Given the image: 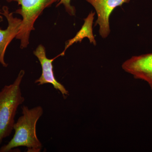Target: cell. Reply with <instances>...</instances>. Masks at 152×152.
Here are the masks:
<instances>
[{
    "label": "cell",
    "instance_id": "1",
    "mask_svg": "<svg viewBox=\"0 0 152 152\" xmlns=\"http://www.w3.org/2000/svg\"><path fill=\"white\" fill-rule=\"evenodd\" d=\"M22 110V116L14 124L13 137L7 144L1 147L0 152H10L19 147H26L28 152L41 151L42 145L37 136L36 126L43 113V109L41 106L30 109L23 106Z\"/></svg>",
    "mask_w": 152,
    "mask_h": 152
},
{
    "label": "cell",
    "instance_id": "9",
    "mask_svg": "<svg viewBox=\"0 0 152 152\" xmlns=\"http://www.w3.org/2000/svg\"><path fill=\"white\" fill-rule=\"evenodd\" d=\"M71 0H58V3L56 7L63 5L64 7L66 12L70 15L74 16L75 15L76 10L75 7L71 4Z\"/></svg>",
    "mask_w": 152,
    "mask_h": 152
},
{
    "label": "cell",
    "instance_id": "10",
    "mask_svg": "<svg viewBox=\"0 0 152 152\" xmlns=\"http://www.w3.org/2000/svg\"><path fill=\"white\" fill-rule=\"evenodd\" d=\"M2 12L0 11V22L2 21L3 20V17L1 16Z\"/></svg>",
    "mask_w": 152,
    "mask_h": 152
},
{
    "label": "cell",
    "instance_id": "8",
    "mask_svg": "<svg viewBox=\"0 0 152 152\" xmlns=\"http://www.w3.org/2000/svg\"><path fill=\"white\" fill-rule=\"evenodd\" d=\"M94 15L95 13L91 12L89 14L86 18L85 19V23L83 26L75 37L67 42L64 50L61 54V56H64L65 55L66 50L70 46L75 43L81 42L82 40L85 37L88 38L90 42L96 45V42L93 35L92 29L93 20Z\"/></svg>",
    "mask_w": 152,
    "mask_h": 152
},
{
    "label": "cell",
    "instance_id": "7",
    "mask_svg": "<svg viewBox=\"0 0 152 152\" xmlns=\"http://www.w3.org/2000/svg\"><path fill=\"white\" fill-rule=\"evenodd\" d=\"M3 15L7 20L8 25L5 30L0 28V63L3 66L7 67L8 64L4 61L6 50L14 38L18 34L22 19L14 17L13 13L9 11L7 7L4 6L2 8Z\"/></svg>",
    "mask_w": 152,
    "mask_h": 152
},
{
    "label": "cell",
    "instance_id": "5",
    "mask_svg": "<svg viewBox=\"0 0 152 152\" xmlns=\"http://www.w3.org/2000/svg\"><path fill=\"white\" fill-rule=\"evenodd\" d=\"M94 7L97 15L95 25L99 26V33L103 39L107 37L110 32V17L114 9L129 3L131 0H86Z\"/></svg>",
    "mask_w": 152,
    "mask_h": 152
},
{
    "label": "cell",
    "instance_id": "4",
    "mask_svg": "<svg viewBox=\"0 0 152 152\" xmlns=\"http://www.w3.org/2000/svg\"><path fill=\"white\" fill-rule=\"evenodd\" d=\"M33 53L37 58L42 68V75L35 81V83L37 84L38 86L51 84L56 90L59 91L64 98L66 99L67 96L69 95V92L55 78L53 65L54 61L61 56V55H58L52 59L48 58L47 57L45 49L42 45H39Z\"/></svg>",
    "mask_w": 152,
    "mask_h": 152
},
{
    "label": "cell",
    "instance_id": "6",
    "mask_svg": "<svg viewBox=\"0 0 152 152\" xmlns=\"http://www.w3.org/2000/svg\"><path fill=\"white\" fill-rule=\"evenodd\" d=\"M122 67L135 78L148 83L152 91V53L134 56L125 61Z\"/></svg>",
    "mask_w": 152,
    "mask_h": 152
},
{
    "label": "cell",
    "instance_id": "2",
    "mask_svg": "<svg viewBox=\"0 0 152 152\" xmlns=\"http://www.w3.org/2000/svg\"><path fill=\"white\" fill-rule=\"evenodd\" d=\"M25 73L21 70L13 83L4 86L0 91V145L4 139L10 135L17 110L24 102L20 85Z\"/></svg>",
    "mask_w": 152,
    "mask_h": 152
},
{
    "label": "cell",
    "instance_id": "3",
    "mask_svg": "<svg viewBox=\"0 0 152 152\" xmlns=\"http://www.w3.org/2000/svg\"><path fill=\"white\" fill-rule=\"evenodd\" d=\"M8 2H17L20 8L15 13L22 17L21 23L16 39L20 41V48L24 49L28 45L30 34L35 30V23L45 9L58 0H6Z\"/></svg>",
    "mask_w": 152,
    "mask_h": 152
}]
</instances>
